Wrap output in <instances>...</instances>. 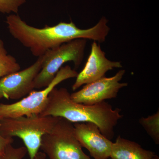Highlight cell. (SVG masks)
Instances as JSON below:
<instances>
[{
  "label": "cell",
  "mask_w": 159,
  "mask_h": 159,
  "mask_svg": "<svg viewBox=\"0 0 159 159\" xmlns=\"http://www.w3.org/2000/svg\"><path fill=\"white\" fill-rule=\"evenodd\" d=\"M6 23L12 37L38 57L51 49L77 39L104 42L110 30L107 25L108 20L104 16L94 27L87 29H80L72 21L53 26L46 25L39 29L29 25L15 14L7 16Z\"/></svg>",
  "instance_id": "obj_1"
},
{
  "label": "cell",
  "mask_w": 159,
  "mask_h": 159,
  "mask_svg": "<svg viewBox=\"0 0 159 159\" xmlns=\"http://www.w3.org/2000/svg\"><path fill=\"white\" fill-rule=\"evenodd\" d=\"M121 111L105 101L92 105L74 102L66 89L55 87L49 94L48 103L40 115L61 117L74 123H95L101 133L111 140L115 135V126L123 117Z\"/></svg>",
  "instance_id": "obj_2"
},
{
  "label": "cell",
  "mask_w": 159,
  "mask_h": 159,
  "mask_svg": "<svg viewBox=\"0 0 159 159\" xmlns=\"http://www.w3.org/2000/svg\"><path fill=\"white\" fill-rule=\"evenodd\" d=\"M60 117L40 114L0 120V133L5 138L18 137L22 140L30 159H33L40 148L42 138L54 127Z\"/></svg>",
  "instance_id": "obj_3"
},
{
  "label": "cell",
  "mask_w": 159,
  "mask_h": 159,
  "mask_svg": "<svg viewBox=\"0 0 159 159\" xmlns=\"http://www.w3.org/2000/svg\"><path fill=\"white\" fill-rule=\"evenodd\" d=\"M40 148L49 159H91L76 138L74 123L61 117L43 136Z\"/></svg>",
  "instance_id": "obj_4"
},
{
  "label": "cell",
  "mask_w": 159,
  "mask_h": 159,
  "mask_svg": "<svg viewBox=\"0 0 159 159\" xmlns=\"http://www.w3.org/2000/svg\"><path fill=\"white\" fill-rule=\"evenodd\" d=\"M86 44V39H77L47 51L42 55L41 70L34 79V89L48 86L66 62L73 61L77 68L84 57Z\"/></svg>",
  "instance_id": "obj_5"
},
{
  "label": "cell",
  "mask_w": 159,
  "mask_h": 159,
  "mask_svg": "<svg viewBox=\"0 0 159 159\" xmlns=\"http://www.w3.org/2000/svg\"><path fill=\"white\" fill-rule=\"evenodd\" d=\"M78 74L70 66H62L52 82L43 89L33 90L28 96L14 103H0V116L11 118L40 114L45 108L49 94L52 90L66 80L77 77Z\"/></svg>",
  "instance_id": "obj_6"
},
{
  "label": "cell",
  "mask_w": 159,
  "mask_h": 159,
  "mask_svg": "<svg viewBox=\"0 0 159 159\" xmlns=\"http://www.w3.org/2000/svg\"><path fill=\"white\" fill-rule=\"evenodd\" d=\"M125 72L124 70H120L113 77H104L85 84L81 89L70 94L71 99L78 103L92 105L116 98L119 90L128 85L127 83L120 82Z\"/></svg>",
  "instance_id": "obj_7"
},
{
  "label": "cell",
  "mask_w": 159,
  "mask_h": 159,
  "mask_svg": "<svg viewBox=\"0 0 159 159\" xmlns=\"http://www.w3.org/2000/svg\"><path fill=\"white\" fill-rule=\"evenodd\" d=\"M42 56L22 70L0 78V99H20L34 90V80L42 66Z\"/></svg>",
  "instance_id": "obj_8"
},
{
  "label": "cell",
  "mask_w": 159,
  "mask_h": 159,
  "mask_svg": "<svg viewBox=\"0 0 159 159\" xmlns=\"http://www.w3.org/2000/svg\"><path fill=\"white\" fill-rule=\"evenodd\" d=\"M122 67L119 61H111L107 59L99 45L94 41L91 46L90 54L87 61L76 77V81L72 86V90L76 91L81 86L105 77L107 72L114 68Z\"/></svg>",
  "instance_id": "obj_9"
},
{
  "label": "cell",
  "mask_w": 159,
  "mask_h": 159,
  "mask_svg": "<svg viewBox=\"0 0 159 159\" xmlns=\"http://www.w3.org/2000/svg\"><path fill=\"white\" fill-rule=\"evenodd\" d=\"M76 138L94 159H108L113 142L104 136L98 125L92 122L74 123Z\"/></svg>",
  "instance_id": "obj_10"
},
{
  "label": "cell",
  "mask_w": 159,
  "mask_h": 159,
  "mask_svg": "<svg viewBox=\"0 0 159 159\" xmlns=\"http://www.w3.org/2000/svg\"><path fill=\"white\" fill-rule=\"evenodd\" d=\"M151 151L142 148L141 145L118 136L116 142H113L111 159H152L155 155Z\"/></svg>",
  "instance_id": "obj_11"
},
{
  "label": "cell",
  "mask_w": 159,
  "mask_h": 159,
  "mask_svg": "<svg viewBox=\"0 0 159 159\" xmlns=\"http://www.w3.org/2000/svg\"><path fill=\"white\" fill-rule=\"evenodd\" d=\"M16 59L8 54L4 42L0 39V78L20 70Z\"/></svg>",
  "instance_id": "obj_12"
},
{
  "label": "cell",
  "mask_w": 159,
  "mask_h": 159,
  "mask_svg": "<svg viewBox=\"0 0 159 159\" xmlns=\"http://www.w3.org/2000/svg\"><path fill=\"white\" fill-rule=\"evenodd\" d=\"M139 124L156 145L159 144V110L148 117L139 119Z\"/></svg>",
  "instance_id": "obj_13"
},
{
  "label": "cell",
  "mask_w": 159,
  "mask_h": 159,
  "mask_svg": "<svg viewBox=\"0 0 159 159\" xmlns=\"http://www.w3.org/2000/svg\"><path fill=\"white\" fill-rule=\"evenodd\" d=\"M26 2V0H0V12L17 14L20 6Z\"/></svg>",
  "instance_id": "obj_14"
},
{
  "label": "cell",
  "mask_w": 159,
  "mask_h": 159,
  "mask_svg": "<svg viewBox=\"0 0 159 159\" xmlns=\"http://www.w3.org/2000/svg\"><path fill=\"white\" fill-rule=\"evenodd\" d=\"M28 152L25 147L15 148L10 144L6 148L4 159H23Z\"/></svg>",
  "instance_id": "obj_15"
},
{
  "label": "cell",
  "mask_w": 159,
  "mask_h": 159,
  "mask_svg": "<svg viewBox=\"0 0 159 159\" xmlns=\"http://www.w3.org/2000/svg\"><path fill=\"white\" fill-rule=\"evenodd\" d=\"M14 142L12 138H5L0 133V156H4L6 148L8 145Z\"/></svg>",
  "instance_id": "obj_16"
},
{
  "label": "cell",
  "mask_w": 159,
  "mask_h": 159,
  "mask_svg": "<svg viewBox=\"0 0 159 159\" xmlns=\"http://www.w3.org/2000/svg\"><path fill=\"white\" fill-rule=\"evenodd\" d=\"M47 156L43 152H37L33 159H46Z\"/></svg>",
  "instance_id": "obj_17"
},
{
  "label": "cell",
  "mask_w": 159,
  "mask_h": 159,
  "mask_svg": "<svg viewBox=\"0 0 159 159\" xmlns=\"http://www.w3.org/2000/svg\"><path fill=\"white\" fill-rule=\"evenodd\" d=\"M152 159H159V157L158 156L156 155L155 154V155L153 157Z\"/></svg>",
  "instance_id": "obj_18"
},
{
  "label": "cell",
  "mask_w": 159,
  "mask_h": 159,
  "mask_svg": "<svg viewBox=\"0 0 159 159\" xmlns=\"http://www.w3.org/2000/svg\"><path fill=\"white\" fill-rule=\"evenodd\" d=\"M0 159H4V157H3V156H0Z\"/></svg>",
  "instance_id": "obj_19"
},
{
  "label": "cell",
  "mask_w": 159,
  "mask_h": 159,
  "mask_svg": "<svg viewBox=\"0 0 159 159\" xmlns=\"http://www.w3.org/2000/svg\"><path fill=\"white\" fill-rule=\"evenodd\" d=\"M3 118H2V117L0 116V120H1V119H2Z\"/></svg>",
  "instance_id": "obj_20"
}]
</instances>
